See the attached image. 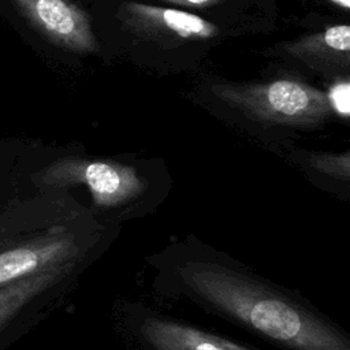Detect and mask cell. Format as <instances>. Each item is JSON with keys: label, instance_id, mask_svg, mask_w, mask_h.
Returning a JSON list of instances; mask_svg holds the SVG:
<instances>
[{"label": "cell", "instance_id": "1", "mask_svg": "<svg viewBox=\"0 0 350 350\" xmlns=\"http://www.w3.org/2000/svg\"><path fill=\"white\" fill-rule=\"evenodd\" d=\"M153 293L185 301L282 350H350V335L306 297L198 243L146 257Z\"/></svg>", "mask_w": 350, "mask_h": 350}, {"label": "cell", "instance_id": "2", "mask_svg": "<svg viewBox=\"0 0 350 350\" xmlns=\"http://www.w3.org/2000/svg\"><path fill=\"white\" fill-rule=\"evenodd\" d=\"M101 252L100 238L67 217L26 206L0 213V287L56 269L86 271Z\"/></svg>", "mask_w": 350, "mask_h": 350}, {"label": "cell", "instance_id": "3", "mask_svg": "<svg viewBox=\"0 0 350 350\" xmlns=\"http://www.w3.org/2000/svg\"><path fill=\"white\" fill-rule=\"evenodd\" d=\"M211 89L227 105L265 123L314 126L328 119L332 111L325 93L301 81L215 83Z\"/></svg>", "mask_w": 350, "mask_h": 350}, {"label": "cell", "instance_id": "4", "mask_svg": "<svg viewBox=\"0 0 350 350\" xmlns=\"http://www.w3.org/2000/svg\"><path fill=\"white\" fill-rule=\"evenodd\" d=\"M113 320L126 350H257L146 304L120 302Z\"/></svg>", "mask_w": 350, "mask_h": 350}, {"label": "cell", "instance_id": "5", "mask_svg": "<svg viewBox=\"0 0 350 350\" xmlns=\"http://www.w3.org/2000/svg\"><path fill=\"white\" fill-rule=\"evenodd\" d=\"M83 272L81 268L56 269L0 287V350H7L59 309Z\"/></svg>", "mask_w": 350, "mask_h": 350}, {"label": "cell", "instance_id": "6", "mask_svg": "<svg viewBox=\"0 0 350 350\" xmlns=\"http://www.w3.org/2000/svg\"><path fill=\"white\" fill-rule=\"evenodd\" d=\"M53 186L85 185L93 204L101 209H115L133 204L145 191V182L133 167L88 159H64L55 163L45 175Z\"/></svg>", "mask_w": 350, "mask_h": 350}, {"label": "cell", "instance_id": "7", "mask_svg": "<svg viewBox=\"0 0 350 350\" xmlns=\"http://www.w3.org/2000/svg\"><path fill=\"white\" fill-rule=\"evenodd\" d=\"M116 19L131 36L160 44L204 41L217 34L216 25L198 15L137 1L122 3Z\"/></svg>", "mask_w": 350, "mask_h": 350}, {"label": "cell", "instance_id": "8", "mask_svg": "<svg viewBox=\"0 0 350 350\" xmlns=\"http://www.w3.org/2000/svg\"><path fill=\"white\" fill-rule=\"evenodd\" d=\"M48 40L74 52H94L97 41L89 15L68 0H15Z\"/></svg>", "mask_w": 350, "mask_h": 350}, {"label": "cell", "instance_id": "9", "mask_svg": "<svg viewBox=\"0 0 350 350\" xmlns=\"http://www.w3.org/2000/svg\"><path fill=\"white\" fill-rule=\"evenodd\" d=\"M287 52L314 67H349L350 27L335 25L321 33L287 44Z\"/></svg>", "mask_w": 350, "mask_h": 350}, {"label": "cell", "instance_id": "10", "mask_svg": "<svg viewBox=\"0 0 350 350\" xmlns=\"http://www.w3.org/2000/svg\"><path fill=\"white\" fill-rule=\"evenodd\" d=\"M309 163L320 172L335 178L349 179L350 176V156L349 152L343 154H312Z\"/></svg>", "mask_w": 350, "mask_h": 350}, {"label": "cell", "instance_id": "11", "mask_svg": "<svg viewBox=\"0 0 350 350\" xmlns=\"http://www.w3.org/2000/svg\"><path fill=\"white\" fill-rule=\"evenodd\" d=\"M329 105L342 116H349L350 113V83L347 81L335 83L329 93L327 94Z\"/></svg>", "mask_w": 350, "mask_h": 350}, {"label": "cell", "instance_id": "12", "mask_svg": "<svg viewBox=\"0 0 350 350\" xmlns=\"http://www.w3.org/2000/svg\"><path fill=\"white\" fill-rule=\"evenodd\" d=\"M165 3H171L180 7H212L216 5L220 0H161Z\"/></svg>", "mask_w": 350, "mask_h": 350}, {"label": "cell", "instance_id": "13", "mask_svg": "<svg viewBox=\"0 0 350 350\" xmlns=\"http://www.w3.org/2000/svg\"><path fill=\"white\" fill-rule=\"evenodd\" d=\"M332 1H335L336 4H339L343 8H349L350 7V0H332Z\"/></svg>", "mask_w": 350, "mask_h": 350}]
</instances>
